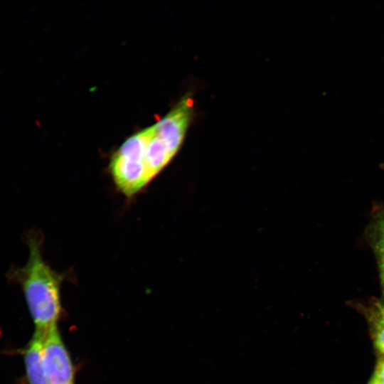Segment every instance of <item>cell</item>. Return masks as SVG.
I'll return each mask as SVG.
<instances>
[{"label":"cell","instance_id":"obj_3","mask_svg":"<svg viewBox=\"0 0 384 384\" xmlns=\"http://www.w3.org/2000/svg\"><path fill=\"white\" fill-rule=\"evenodd\" d=\"M43 356L48 384H75L73 363L57 326L45 336Z\"/></svg>","mask_w":384,"mask_h":384},{"label":"cell","instance_id":"obj_8","mask_svg":"<svg viewBox=\"0 0 384 384\" xmlns=\"http://www.w3.org/2000/svg\"><path fill=\"white\" fill-rule=\"evenodd\" d=\"M370 309L384 319V303L379 302H373Z\"/></svg>","mask_w":384,"mask_h":384},{"label":"cell","instance_id":"obj_4","mask_svg":"<svg viewBox=\"0 0 384 384\" xmlns=\"http://www.w3.org/2000/svg\"><path fill=\"white\" fill-rule=\"evenodd\" d=\"M44 338V335L35 331L24 351V364L29 384H48L43 356Z\"/></svg>","mask_w":384,"mask_h":384},{"label":"cell","instance_id":"obj_9","mask_svg":"<svg viewBox=\"0 0 384 384\" xmlns=\"http://www.w3.org/2000/svg\"><path fill=\"white\" fill-rule=\"evenodd\" d=\"M368 384H378L373 378L370 380Z\"/></svg>","mask_w":384,"mask_h":384},{"label":"cell","instance_id":"obj_7","mask_svg":"<svg viewBox=\"0 0 384 384\" xmlns=\"http://www.w3.org/2000/svg\"><path fill=\"white\" fill-rule=\"evenodd\" d=\"M372 378L378 384H384V360L378 363Z\"/></svg>","mask_w":384,"mask_h":384},{"label":"cell","instance_id":"obj_5","mask_svg":"<svg viewBox=\"0 0 384 384\" xmlns=\"http://www.w3.org/2000/svg\"><path fill=\"white\" fill-rule=\"evenodd\" d=\"M367 235L376 259L384 297V210L375 212L368 226Z\"/></svg>","mask_w":384,"mask_h":384},{"label":"cell","instance_id":"obj_2","mask_svg":"<svg viewBox=\"0 0 384 384\" xmlns=\"http://www.w3.org/2000/svg\"><path fill=\"white\" fill-rule=\"evenodd\" d=\"M28 259L21 267L14 265L6 275L21 287L35 331L46 336L57 326L61 313L60 287L65 274L55 271L44 259L43 238L36 229L25 233Z\"/></svg>","mask_w":384,"mask_h":384},{"label":"cell","instance_id":"obj_1","mask_svg":"<svg viewBox=\"0 0 384 384\" xmlns=\"http://www.w3.org/2000/svg\"><path fill=\"white\" fill-rule=\"evenodd\" d=\"M193 116L194 100L188 92L161 119L122 143L107 166L119 193L130 200L149 186L178 152Z\"/></svg>","mask_w":384,"mask_h":384},{"label":"cell","instance_id":"obj_6","mask_svg":"<svg viewBox=\"0 0 384 384\" xmlns=\"http://www.w3.org/2000/svg\"><path fill=\"white\" fill-rule=\"evenodd\" d=\"M369 313L374 345L380 353L384 354V319L371 309Z\"/></svg>","mask_w":384,"mask_h":384}]
</instances>
